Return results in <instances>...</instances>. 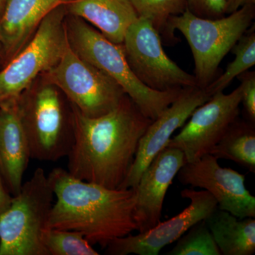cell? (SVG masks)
I'll return each instance as SVG.
<instances>
[{
	"label": "cell",
	"mask_w": 255,
	"mask_h": 255,
	"mask_svg": "<svg viewBox=\"0 0 255 255\" xmlns=\"http://www.w3.org/2000/svg\"><path fill=\"white\" fill-rule=\"evenodd\" d=\"M70 106L73 142L67 171L80 180L119 189L152 120L127 95L114 110L95 118L85 117Z\"/></svg>",
	"instance_id": "obj_1"
},
{
	"label": "cell",
	"mask_w": 255,
	"mask_h": 255,
	"mask_svg": "<svg viewBox=\"0 0 255 255\" xmlns=\"http://www.w3.org/2000/svg\"><path fill=\"white\" fill-rule=\"evenodd\" d=\"M48 178L56 201L46 228L76 231L102 248L137 231L133 188L110 189L80 180L62 168L53 169Z\"/></svg>",
	"instance_id": "obj_2"
},
{
	"label": "cell",
	"mask_w": 255,
	"mask_h": 255,
	"mask_svg": "<svg viewBox=\"0 0 255 255\" xmlns=\"http://www.w3.org/2000/svg\"><path fill=\"white\" fill-rule=\"evenodd\" d=\"M66 30L69 45L73 51L113 79L151 120L157 119L182 92L183 89L156 91L145 86L132 71L122 45L110 41L82 18L68 14Z\"/></svg>",
	"instance_id": "obj_3"
},
{
	"label": "cell",
	"mask_w": 255,
	"mask_h": 255,
	"mask_svg": "<svg viewBox=\"0 0 255 255\" xmlns=\"http://www.w3.org/2000/svg\"><path fill=\"white\" fill-rule=\"evenodd\" d=\"M255 17V4H249L222 18L199 17L187 9L169 19V41H174L178 30L190 47L198 87L205 89L214 81L223 58L251 27Z\"/></svg>",
	"instance_id": "obj_4"
},
{
	"label": "cell",
	"mask_w": 255,
	"mask_h": 255,
	"mask_svg": "<svg viewBox=\"0 0 255 255\" xmlns=\"http://www.w3.org/2000/svg\"><path fill=\"white\" fill-rule=\"evenodd\" d=\"M65 3L50 11L26 46L0 68V106L18 100L57 65L68 45Z\"/></svg>",
	"instance_id": "obj_5"
},
{
	"label": "cell",
	"mask_w": 255,
	"mask_h": 255,
	"mask_svg": "<svg viewBox=\"0 0 255 255\" xmlns=\"http://www.w3.org/2000/svg\"><path fill=\"white\" fill-rule=\"evenodd\" d=\"M54 196L46 172L36 169L0 215V255H48L41 234Z\"/></svg>",
	"instance_id": "obj_6"
},
{
	"label": "cell",
	"mask_w": 255,
	"mask_h": 255,
	"mask_svg": "<svg viewBox=\"0 0 255 255\" xmlns=\"http://www.w3.org/2000/svg\"><path fill=\"white\" fill-rule=\"evenodd\" d=\"M18 106L31 158L56 162L67 157L73 142L72 114L67 117L58 89L46 82L30 87Z\"/></svg>",
	"instance_id": "obj_7"
},
{
	"label": "cell",
	"mask_w": 255,
	"mask_h": 255,
	"mask_svg": "<svg viewBox=\"0 0 255 255\" xmlns=\"http://www.w3.org/2000/svg\"><path fill=\"white\" fill-rule=\"evenodd\" d=\"M42 77L43 82L63 92L70 105L89 118L109 113L126 95L113 79L80 58L69 43L60 61Z\"/></svg>",
	"instance_id": "obj_8"
},
{
	"label": "cell",
	"mask_w": 255,
	"mask_h": 255,
	"mask_svg": "<svg viewBox=\"0 0 255 255\" xmlns=\"http://www.w3.org/2000/svg\"><path fill=\"white\" fill-rule=\"evenodd\" d=\"M122 45L132 71L149 88L167 92L198 87L194 75L166 54L160 34L147 18L138 17L129 26Z\"/></svg>",
	"instance_id": "obj_9"
},
{
	"label": "cell",
	"mask_w": 255,
	"mask_h": 255,
	"mask_svg": "<svg viewBox=\"0 0 255 255\" xmlns=\"http://www.w3.org/2000/svg\"><path fill=\"white\" fill-rule=\"evenodd\" d=\"M241 100V85L230 94H214L192 112L182 130L171 137L167 147L182 151L187 162H194L209 153L238 118Z\"/></svg>",
	"instance_id": "obj_10"
},
{
	"label": "cell",
	"mask_w": 255,
	"mask_h": 255,
	"mask_svg": "<svg viewBox=\"0 0 255 255\" xmlns=\"http://www.w3.org/2000/svg\"><path fill=\"white\" fill-rule=\"evenodd\" d=\"M181 196L190 201L182 212L145 232L135 236L130 233L114 240L105 248L106 254L157 255L162 248L177 241L189 228L218 209L217 201L207 191L185 189Z\"/></svg>",
	"instance_id": "obj_11"
},
{
	"label": "cell",
	"mask_w": 255,
	"mask_h": 255,
	"mask_svg": "<svg viewBox=\"0 0 255 255\" xmlns=\"http://www.w3.org/2000/svg\"><path fill=\"white\" fill-rule=\"evenodd\" d=\"M219 159L208 153L186 162L177 174L183 185L207 191L217 201L218 208L238 219L255 218V197L246 187V176L220 165Z\"/></svg>",
	"instance_id": "obj_12"
},
{
	"label": "cell",
	"mask_w": 255,
	"mask_h": 255,
	"mask_svg": "<svg viewBox=\"0 0 255 255\" xmlns=\"http://www.w3.org/2000/svg\"><path fill=\"white\" fill-rule=\"evenodd\" d=\"M211 97L206 88L183 89L177 98L149 125L139 142L130 171L119 189L136 187L144 171L156 155L167 147L174 132L184 125L198 107Z\"/></svg>",
	"instance_id": "obj_13"
},
{
	"label": "cell",
	"mask_w": 255,
	"mask_h": 255,
	"mask_svg": "<svg viewBox=\"0 0 255 255\" xmlns=\"http://www.w3.org/2000/svg\"><path fill=\"white\" fill-rule=\"evenodd\" d=\"M186 162L182 151L166 147L144 171L136 187L133 188V216L139 233L148 231L160 222L166 194Z\"/></svg>",
	"instance_id": "obj_14"
},
{
	"label": "cell",
	"mask_w": 255,
	"mask_h": 255,
	"mask_svg": "<svg viewBox=\"0 0 255 255\" xmlns=\"http://www.w3.org/2000/svg\"><path fill=\"white\" fill-rule=\"evenodd\" d=\"M30 158L18 100L0 106V172L13 196L21 190Z\"/></svg>",
	"instance_id": "obj_15"
},
{
	"label": "cell",
	"mask_w": 255,
	"mask_h": 255,
	"mask_svg": "<svg viewBox=\"0 0 255 255\" xmlns=\"http://www.w3.org/2000/svg\"><path fill=\"white\" fill-rule=\"evenodd\" d=\"M69 0H8L0 17V41L6 65L34 34L46 15Z\"/></svg>",
	"instance_id": "obj_16"
},
{
	"label": "cell",
	"mask_w": 255,
	"mask_h": 255,
	"mask_svg": "<svg viewBox=\"0 0 255 255\" xmlns=\"http://www.w3.org/2000/svg\"><path fill=\"white\" fill-rule=\"evenodd\" d=\"M67 12L85 20L117 44H122L128 28L138 18L130 0H69Z\"/></svg>",
	"instance_id": "obj_17"
},
{
	"label": "cell",
	"mask_w": 255,
	"mask_h": 255,
	"mask_svg": "<svg viewBox=\"0 0 255 255\" xmlns=\"http://www.w3.org/2000/svg\"><path fill=\"white\" fill-rule=\"evenodd\" d=\"M204 221L221 255H252L255 253V218L238 219L218 208Z\"/></svg>",
	"instance_id": "obj_18"
},
{
	"label": "cell",
	"mask_w": 255,
	"mask_h": 255,
	"mask_svg": "<svg viewBox=\"0 0 255 255\" xmlns=\"http://www.w3.org/2000/svg\"><path fill=\"white\" fill-rule=\"evenodd\" d=\"M209 154L217 159H229L255 173V124L238 117Z\"/></svg>",
	"instance_id": "obj_19"
},
{
	"label": "cell",
	"mask_w": 255,
	"mask_h": 255,
	"mask_svg": "<svg viewBox=\"0 0 255 255\" xmlns=\"http://www.w3.org/2000/svg\"><path fill=\"white\" fill-rule=\"evenodd\" d=\"M231 50L235 55L234 60L229 63L224 73L206 88L211 96L224 91L235 78L255 65V26L253 29L248 30Z\"/></svg>",
	"instance_id": "obj_20"
},
{
	"label": "cell",
	"mask_w": 255,
	"mask_h": 255,
	"mask_svg": "<svg viewBox=\"0 0 255 255\" xmlns=\"http://www.w3.org/2000/svg\"><path fill=\"white\" fill-rule=\"evenodd\" d=\"M41 242L48 255H99L81 233L69 230L45 228Z\"/></svg>",
	"instance_id": "obj_21"
},
{
	"label": "cell",
	"mask_w": 255,
	"mask_h": 255,
	"mask_svg": "<svg viewBox=\"0 0 255 255\" xmlns=\"http://www.w3.org/2000/svg\"><path fill=\"white\" fill-rule=\"evenodd\" d=\"M138 17L147 18L166 41H169L168 22L172 16L187 9V0H130Z\"/></svg>",
	"instance_id": "obj_22"
},
{
	"label": "cell",
	"mask_w": 255,
	"mask_h": 255,
	"mask_svg": "<svg viewBox=\"0 0 255 255\" xmlns=\"http://www.w3.org/2000/svg\"><path fill=\"white\" fill-rule=\"evenodd\" d=\"M168 255H221L211 231L204 220L189 228Z\"/></svg>",
	"instance_id": "obj_23"
},
{
	"label": "cell",
	"mask_w": 255,
	"mask_h": 255,
	"mask_svg": "<svg viewBox=\"0 0 255 255\" xmlns=\"http://www.w3.org/2000/svg\"><path fill=\"white\" fill-rule=\"evenodd\" d=\"M187 9L193 14L204 18L226 16V0H187Z\"/></svg>",
	"instance_id": "obj_24"
},
{
	"label": "cell",
	"mask_w": 255,
	"mask_h": 255,
	"mask_svg": "<svg viewBox=\"0 0 255 255\" xmlns=\"http://www.w3.org/2000/svg\"><path fill=\"white\" fill-rule=\"evenodd\" d=\"M241 80L242 100L248 120L255 123V72L248 71L238 77Z\"/></svg>",
	"instance_id": "obj_25"
},
{
	"label": "cell",
	"mask_w": 255,
	"mask_h": 255,
	"mask_svg": "<svg viewBox=\"0 0 255 255\" xmlns=\"http://www.w3.org/2000/svg\"><path fill=\"white\" fill-rule=\"evenodd\" d=\"M12 198L9 195V192L5 189L2 179L0 176V215L9 208Z\"/></svg>",
	"instance_id": "obj_26"
},
{
	"label": "cell",
	"mask_w": 255,
	"mask_h": 255,
	"mask_svg": "<svg viewBox=\"0 0 255 255\" xmlns=\"http://www.w3.org/2000/svg\"><path fill=\"white\" fill-rule=\"evenodd\" d=\"M255 4V0H226V14L237 11L246 5Z\"/></svg>",
	"instance_id": "obj_27"
},
{
	"label": "cell",
	"mask_w": 255,
	"mask_h": 255,
	"mask_svg": "<svg viewBox=\"0 0 255 255\" xmlns=\"http://www.w3.org/2000/svg\"><path fill=\"white\" fill-rule=\"evenodd\" d=\"M5 63H6V55H5L4 47L0 41V68H2Z\"/></svg>",
	"instance_id": "obj_28"
},
{
	"label": "cell",
	"mask_w": 255,
	"mask_h": 255,
	"mask_svg": "<svg viewBox=\"0 0 255 255\" xmlns=\"http://www.w3.org/2000/svg\"><path fill=\"white\" fill-rule=\"evenodd\" d=\"M7 1L8 0H0V17L2 14L3 11H4Z\"/></svg>",
	"instance_id": "obj_29"
},
{
	"label": "cell",
	"mask_w": 255,
	"mask_h": 255,
	"mask_svg": "<svg viewBox=\"0 0 255 255\" xmlns=\"http://www.w3.org/2000/svg\"></svg>",
	"instance_id": "obj_30"
}]
</instances>
